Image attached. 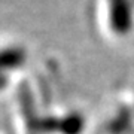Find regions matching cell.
Segmentation results:
<instances>
[{"instance_id":"cell-4","label":"cell","mask_w":134,"mask_h":134,"mask_svg":"<svg viewBox=\"0 0 134 134\" xmlns=\"http://www.w3.org/2000/svg\"><path fill=\"white\" fill-rule=\"evenodd\" d=\"M130 125V115L128 112H127V109L122 110L119 115H118V118H116L112 124H110V131L112 133H118L119 130H127Z\"/></svg>"},{"instance_id":"cell-3","label":"cell","mask_w":134,"mask_h":134,"mask_svg":"<svg viewBox=\"0 0 134 134\" xmlns=\"http://www.w3.org/2000/svg\"><path fill=\"white\" fill-rule=\"evenodd\" d=\"M85 127V119L81 113H69L64 118H58L57 131L61 134H81Z\"/></svg>"},{"instance_id":"cell-1","label":"cell","mask_w":134,"mask_h":134,"mask_svg":"<svg viewBox=\"0 0 134 134\" xmlns=\"http://www.w3.org/2000/svg\"><path fill=\"white\" fill-rule=\"evenodd\" d=\"M109 19L112 30L118 34L128 33L133 24L128 0H109Z\"/></svg>"},{"instance_id":"cell-2","label":"cell","mask_w":134,"mask_h":134,"mask_svg":"<svg viewBox=\"0 0 134 134\" xmlns=\"http://www.w3.org/2000/svg\"><path fill=\"white\" fill-rule=\"evenodd\" d=\"M27 52L21 46H9L0 49V73L8 75L9 70L18 69L25 63Z\"/></svg>"},{"instance_id":"cell-5","label":"cell","mask_w":134,"mask_h":134,"mask_svg":"<svg viewBox=\"0 0 134 134\" xmlns=\"http://www.w3.org/2000/svg\"><path fill=\"white\" fill-rule=\"evenodd\" d=\"M6 83H8V75H2V73H0V90L5 88Z\"/></svg>"}]
</instances>
